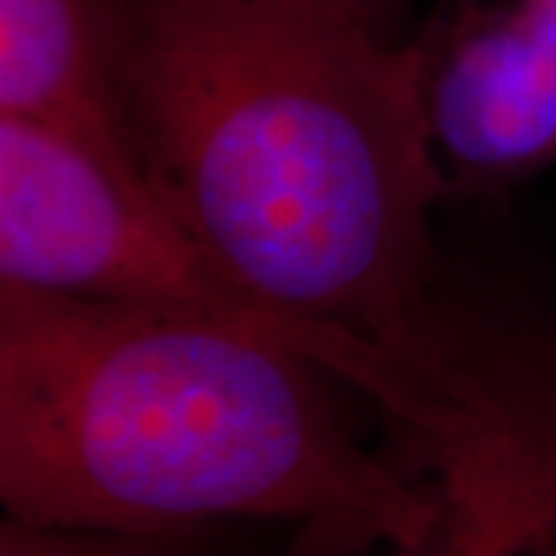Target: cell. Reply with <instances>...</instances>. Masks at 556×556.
Segmentation results:
<instances>
[{
	"mask_svg": "<svg viewBox=\"0 0 556 556\" xmlns=\"http://www.w3.org/2000/svg\"><path fill=\"white\" fill-rule=\"evenodd\" d=\"M130 127L170 214L264 304L438 365L448 192L427 37L329 0H116Z\"/></svg>",
	"mask_w": 556,
	"mask_h": 556,
	"instance_id": "obj_1",
	"label": "cell"
},
{
	"mask_svg": "<svg viewBox=\"0 0 556 556\" xmlns=\"http://www.w3.org/2000/svg\"><path fill=\"white\" fill-rule=\"evenodd\" d=\"M337 372L264 332L0 286V495L51 528L397 517L413 484Z\"/></svg>",
	"mask_w": 556,
	"mask_h": 556,
	"instance_id": "obj_2",
	"label": "cell"
},
{
	"mask_svg": "<svg viewBox=\"0 0 556 556\" xmlns=\"http://www.w3.org/2000/svg\"><path fill=\"white\" fill-rule=\"evenodd\" d=\"M0 286L177 311L264 332L351 383L383 422L430 413L441 362L307 326L264 304L170 214L149 177L70 130L0 116Z\"/></svg>",
	"mask_w": 556,
	"mask_h": 556,
	"instance_id": "obj_3",
	"label": "cell"
},
{
	"mask_svg": "<svg viewBox=\"0 0 556 556\" xmlns=\"http://www.w3.org/2000/svg\"><path fill=\"white\" fill-rule=\"evenodd\" d=\"M397 517L293 531L286 556H556V348L459 321L427 419L387 422Z\"/></svg>",
	"mask_w": 556,
	"mask_h": 556,
	"instance_id": "obj_4",
	"label": "cell"
},
{
	"mask_svg": "<svg viewBox=\"0 0 556 556\" xmlns=\"http://www.w3.org/2000/svg\"><path fill=\"white\" fill-rule=\"evenodd\" d=\"M427 116L448 185L503 188L556 163V0L466 4L427 33Z\"/></svg>",
	"mask_w": 556,
	"mask_h": 556,
	"instance_id": "obj_5",
	"label": "cell"
},
{
	"mask_svg": "<svg viewBox=\"0 0 556 556\" xmlns=\"http://www.w3.org/2000/svg\"><path fill=\"white\" fill-rule=\"evenodd\" d=\"M0 116L70 130L144 174L116 0H0Z\"/></svg>",
	"mask_w": 556,
	"mask_h": 556,
	"instance_id": "obj_6",
	"label": "cell"
},
{
	"mask_svg": "<svg viewBox=\"0 0 556 556\" xmlns=\"http://www.w3.org/2000/svg\"><path fill=\"white\" fill-rule=\"evenodd\" d=\"M203 531H98L51 528L4 517L0 556H214Z\"/></svg>",
	"mask_w": 556,
	"mask_h": 556,
	"instance_id": "obj_7",
	"label": "cell"
},
{
	"mask_svg": "<svg viewBox=\"0 0 556 556\" xmlns=\"http://www.w3.org/2000/svg\"><path fill=\"white\" fill-rule=\"evenodd\" d=\"M329 4H340V8L362 11V15L380 18V22H387V26H394V15L408 4V0H329Z\"/></svg>",
	"mask_w": 556,
	"mask_h": 556,
	"instance_id": "obj_8",
	"label": "cell"
}]
</instances>
